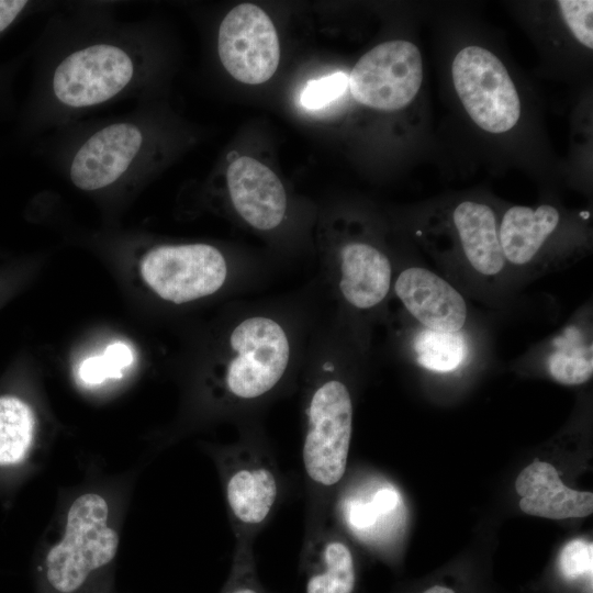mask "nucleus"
Instances as JSON below:
<instances>
[{"instance_id":"1","label":"nucleus","mask_w":593,"mask_h":593,"mask_svg":"<svg viewBox=\"0 0 593 593\" xmlns=\"http://www.w3.org/2000/svg\"><path fill=\"white\" fill-rule=\"evenodd\" d=\"M116 2L60 5L27 49L30 90L15 136L27 141L82 120L100 108L148 100L159 74V48L148 21H125Z\"/></svg>"},{"instance_id":"2","label":"nucleus","mask_w":593,"mask_h":593,"mask_svg":"<svg viewBox=\"0 0 593 593\" xmlns=\"http://www.w3.org/2000/svg\"><path fill=\"white\" fill-rule=\"evenodd\" d=\"M166 148L161 116L144 100L126 113L52 131L34 152L76 189L111 195L136 190L157 171Z\"/></svg>"},{"instance_id":"3","label":"nucleus","mask_w":593,"mask_h":593,"mask_svg":"<svg viewBox=\"0 0 593 593\" xmlns=\"http://www.w3.org/2000/svg\"><path fill=\"white\" fill-rule=\"evenodd\" d=\"M302 443V466L307 491L305 535L327 524L336 488L342 482L353 432V401L339 379L321 381L311 392Z\"/></svg>"},{"instance_id":"4","label":"nucleus","mask_w":593,"mask_h":593,"mask_svg":"<svg viewBox=\"0 0 593 593\" xmlns=\"http://www.w3.org/2000/svg\"><path fill=\"white\" fill-rule=\"evenodd\" d=\"M235 539L254 541L277 511L283 481L268 448L240 440L217 455Z\"/></svg>"},{"instance_id":"5","label":"nucleus","mask_w":593,"mask_h":593,"mask_svg":"<svg viewBox=\"0 0 593 593\" xmlns=\"http://www.w3.org/2000/svg\"><path fill=\"white\" fill-rule=\"evenodd\" d=\"M108 515V503L96 493L72 502L65 534L46 556V578L56 591H76L93 570L112 561L119 538L107 524Z\"/></svg>"},{"instance_id":"6","label":"nucleus","mask_w":593,"mask_h":593,"mask_svg":"<svg viewBox=\"0 0 593 593\" xmlns=\"http://www.w3.org/2000/svg\"><path fill=\"white\" fill-rule=\"evenodd\" d=\"M233 351L224 389L233 402H253L272 391L289 363L290 345L283 327L266 316L242 321L230 336Z\"/></svg>"},{"instance_id":"7","label":"nucleus","mask_w":593,"mask_h":593,"mask_svg":"<svg viewBox=\"0 0 593 593\" xmlns=\"http://www.w3.org/2000/svg\"><path fill=\"white\" fill-rule=\"evenodd\" d=\"M451 75L463 108L479 127L500 134L517 123V90L505 66L490 51L479 46L462 48L452 61Z\"/></svg>"},{"instance_id":"8","label":"nucleus","mask_w":593,"mask_h":593,"mask_svg":"<svg viewBox=\"0 0 593 593\" xmlns=\"http://www.w3.org/2000/svg\"><path fill=\"white\" fill-rule=\"evenodd\" d=\"M141 272L160 298L186 303L220 290L227 265L222 253L209 244L158 245L143 256Z\"/></svg>"},{"instance_id":"9","label":"nucleus","mask_w":593,"mask_h":593,"mask_svg":"<svg viewBox=\"0 0 593 593\" xmlns=\"http://www.w3.org/2000/svg\"><path fill=\"white\" fill-rule=\"evenodd\" d=\"M423 80L419 49L411 42H384L362 55L354 66L348 86L359 103L382 111L406 107Z\"/></svg>"},{"instance_id":"10","label":"nucleus","mask_w":593,"mask_h":593,"mask_svg":"<svg viewBox=\"0 0 593 593\" xmlns=\"http://www.w3.org/2000/svg\"><path fill=\"white\" fill-rule=\"evenodd\" d=\"M217 55L225 70L243 83L269 80L279 65L280 45L268 14L251 3L233 8L217 30Z\"/></svg>"},{"instance_id":"11","label":"nucleus","mask_w":593,"mask_h":593,"mask_svg":"<svg viewBox=\"0 0 593 593\" xmlns=\"http://www.w3.org/2000/svg\"><path fill=\"white\" fill-rule=\"evenodd\" d=\"M394 292L422 328L458 333L467 323L468 306L462 294L427 268L403 269L394 282Z\"/></svg>"},{"instance_id":"12","label":"nucleus","mask_w":593,"mask_h":593,"mask_svg":"<svg viewBox=\"0 0 593 593\" xmlns=\"http://www.w3.org/2000/svg\"><path fill=\"white\" fill-rule=\"evenodd\" d=\"M231 201L253 227L269 231L283 220L287 194L277 175L255 158L240 156L226 170Z\"/></svg>"},{"instance_id":"13","label":"nucleus","mask_w":593,"mask_h":593,"mask_svg":"<svg viewBox=\"0 0 593 593\" xmlns=\"http://www.w3.org/2000/svg\"><path fill=\"white\" fill-rule=\"evenodd\" d=\"M515 489L519 508L533 516L549 519L585 517L593 512V493L568 488L556 468L534 459L518 474Z\"/></svg>"},{"instance_id":"14","label":"nucleus","mask_w":593,"mask_h":593,"mask_svg":"<svg viewBox=\"0 0 593 593\" xmlns=\"http://www.w3.org/2000/svg\"><path fill=\"white\" fill-rule=\"evenodd\" d=\"M300 571L303 593H353L356 586L351 549L327 524L304 536Z\"/></svg>"},{"instance_id":"15","label":"nucleus","mask_w":593,"mask_h":593,"mask_svg":"<svg viewBox=\"0 0 593 593\" xmlns=\"http://www.w3.org/2000/svg\"><path fill=\"white\" fill-rule=\"evenodd\" d=\"M339 290L343 298L358 310H370L388 295L392 266L385 254L363 243H347L340 249Z\"/></svg>"},{"instance_id":"16","label":"nucleus","mask_w":593,"mask_h":593,"mask_svg":"<svg viewBox=\"0 0 593 593\" xmlns=\"http://www.w3.org/2000/svg\"><path fill=\"white\" fill-rule=\"evenodd\" d=\"M462 254L470 269L483 278H496L505 269L495 214L486 204L463 201L454 210Z\"/></svg>"},{"instance_id":"17","label":"nucleus","mask_w":593,"mask_h":593,"mask_svg":"<svg viewBox=\"0 0 593 593\" xmlns=\"http://www.w3.org/2000/svg\"><path fill=\"white\" fill-rule=\"evenodd\" d=\"M560 221L558 210L549 204L536 209L515 205L503 215L499 238L506 264L525 269L532 265Z\"/></svg>"},{"instance_id":"18","label":"nucleus","mask_w":593,"mask_h":593,"mask_svg":"<svg viewBox=\"0 0 593 593\" xmlns=\"http://www.w3.org/2000/svg\"><path fill=\"white\" fill-rule=\"evenodd\" d=\"M546 365L558 383L580 385L588 382L593 374L592 339L581 327H566L552 342Z\"/></svg>"},{"instance_id":"19","label":"nucleus","mask_w":593,"mask_h":593,"mask_svg":"<svg viewBox=\"0 0 593 593\" xmlns=\"http://www.w3.org/2000/svg\"><path fill=\"white\" fill-rule=\"evenodd\" d=\"M33 432L31 407L16 396H0V466L23 460L31 447Z\"/></svg>"},{"instance_id":"20","label":"nucleus","mask_w":593,"mask_h":593,"mask_svg":"<svg viewBox=\"0 0 593 593\" xmlns=\"http://www.w3.org/2000/svg\"><path fill=\"white\" fill-rule=\"evenodd\" d=\"M417 362L435 372L456 370L468 354L467 342L461 334L422 328L414 339Z\"/></svg>"},{"instance_id":"21","label":"nucleus","mask_w":593,"mask_h":593,"mask_svg":"<svg viewBox=\"0 0 593 593\" xmlns=\"http://www.w3.org/2000/svg\"><path fill=\"white\" fill-rule=\"evenodd\" d=\"M133 361L130 347L123 343L109 345L102 356H93L83 360L79 367L80 379L90 385L104 382L107 379L122 377V370Z\"/></svg>"},{"instance_id":"22","label":"nucleus","mask_w":593,"mask_h":593,"mask_svg":"<svg viewBox=\"0 0 593 593\" xmlns=\"http://www.w3.org/2000/svg\"><path fill=\"white\" fill-rule=\"evenodd\" d=\"M253 544L235 539L232 568L222 593H266L258 577Z\"/></svg>"},{"instance_id":"23","label":"nucleus","mask_w":593,"mask_h":593,"mask_svg":"<svg viewBox=\"0 0 593 593\" xmlns=\"http://www.w3.org/2000/svg\"><path fill=\"white\" fill-rule=\"evenodd\" d=\"M347 87L348 76L340 71L312 79L303 88L300 102L309 110L322 109L343 96Z\"/></svg>"},{"instance_id":"24","label":"nucleus","mask_w":593,"mask_h":593,"mask_svg":"<svg viewBox=\"0 0 593 593\" xmlns=\"http://www.w3.org/2000/svg\"><path fill=\"white\" fill-rule=\"evenodd\" d=\"M593 545L581 538L564 545L559 557V569L567 580L586 579L592 582Z\"/></svg>"},{"instance_id":"25","label":"nucleus","mask_w":593,"mask_h":593,"mask_svg":"<svg viewBox=\"0 0 593 593\" xmlns=\"http://www.w3.org/2000/svg\"><path fill=\"white\" fill-rule=\"evenodd\" d=\"M561 15L573 36L585 47L593 48V1L560 0L557 1Z\"/></svg>"},{"instance_id":"26","label":"nucleus","mask_w":593,"mask_h":593,"mask_svg":"<svg viewBox=\"0 0 593 593\" xmlns=\"http://www.w3.org/2000/svg\"><path fill=\"white\" fill-rule=\"evenodd\" d=\"M58 5L53 1L0 0V41L20 22Z\"/></svg>"},{"instance_id":"27","label":"nucleus","mask_w":593,"mask_h":593,"mask_svg":"<svg viewBox=\"0 0 593 593\" xmlns=\"http://www.w3.org/2000/svg\"><path fill=\"white\" fill-rule=\"evenodd\" d=\"M29 57V52H24L21 56L0 64V115L7 116L14 112V92L13 85L15 75Z\"/></svg>"},{"instance_id":"28","label":"nucleus","mask_w":593,"mask_h":593,"mask_svg":"<svg viewBox=\"0 0 593 593\" xmlns=\"http://www.w3.org/2000/svg\"><path fill=\"white\" fill-rule=\"evenodd\" d=\"M423 593H456L452 589L445 585H433Z\"/></svg>"}]
</instances>
